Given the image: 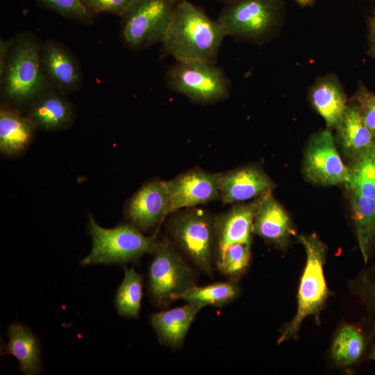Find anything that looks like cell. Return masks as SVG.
<instances>
[{"label":"cell","instance_id":"obj_27","mask_svg":"<svg viewBox=\"0 0 375 375\" xmlns=\"http://www.w3.org/2000/svg\"><path fill=\"white\" fill-rule=\"evenodd\" d=\"M251 258V244L235 243L215 255L218 270L229 281L237 282L247 271Z\"/></svg>","mask_w":375,"mask_h":375},{"label":"cell","instance_id":"obj_6","mask_svg":"<svg viewBox=\"0 0 375 375\" xmlns=\"http://www.w3.org/2000/svg\"><path fill=\"white\" fill-rule=\"evenodd\" d=\"M173 214L167 228L175 244L197 267L212 276L216 247L215 217L196 207Z\"/></svg>","mask_w":375,"mask_h":375},{"label":"cell","instance_id":"obj_3","mask_svg":"<svg viewBox=\"0 0 375 375\" xmlns=\"http://www.w3.org/2000/svg\"><path fill=\"white\" fill-rule=\"evenodd\" d=\"M297 239L304 248L306 260L298 288L297 312L281 328L277 340L278 344L296 340L303 322L308 317H313L316 323L320 324L321 311L332 295L324 271L326 245L316 233L299 235Z\"/></svg>","mask_w":375,"mask_h":375},{"label":"cell","instance_id":"obj_15","mask_svg":"<svg viewBox=\"0 0 375 375\" xmlns=\"http://www.w3.org/2000/svg\"><path fill=\"white\" fill-rule=\"evenodd\" d=\"M41 63L49 86L65 94L77 91L83 76L76 56L62 44L49 40L42 44Z\"/></svg>","mask_w":375,"mask_h":375},{"label":"cell","instance_id":"obj_2","mask_svg":"<svg viewBox=\"0 0 375 375\" xmlns=\"http://www.w3.org/2000/svg\"><path fill=\"white\" fill-rule=\"evenodd\" d=\"M42 42L29 33L15 37L0 76L6 103L22 110L48 87L42 63Z\"/></svg>","mask_w":375,"mask_h":375},{"label":"cell","instance_id":"obj_33","mask_svg":"<svg viewBox=\"0 0 375 375\" xmlns=\"http://www.w3.org/2000/svg\"><path fill=\"white\" fill-rule=\"evenodd\" d=\"M370 43L372 54L375 57V16L370 25Z\"/></svg>","mask_w":375,"mask_h":375},{"label":"cell","instance_id":"obj_10","mask_svg":"<svg viewBox=\"0 0 375 375\" xmlns=\"http://www.w3.org/2000/svg\"><path fill=\"white\" fill-rule=\"evenodd\" d=\"M149 275V294L158 306L176 300L178 294L194 285L195 276L187 262L166 240H160L153 253Z\"/></svg>","mask_w":375,"mask_h":375},{"label":"cell","instance_id":"obj_29","mask_svg":"<svg viewBox=\"0 0 375 375\" xmlns=\"http://www.w3.org/2000/svg\"><path fill=\"white\" fill-rule=\"evenodd\" d=\"M44 7L51 9L62 17L79 23L92 24L94 12L83 0H37Z\"/></svg>","mask_w":375,"mask_h":375},{"label":"cell","instance_id":"obj_8","mask_svg":"<svg viewBox=\"0 0 375 375\" xmlns=\"http://www.w3.org/2000/svg\"><path fill=\"white\" fill-rule=\"evenodd\" d=\"M174 0H135L122 16L120 36L132 50L161 42L172 19Z\"/></svg>","mask_w":375,"mask_h":375},{"label":"cell","instance_id":"obj_34","mask_svg":"<svg viewBox=\"0 0 375 375\" xmlns=\"http://www.w3.org/2000/svg\"><path fill=\"white\" fill-rule=\"evenodd\" d=\"M300 6H307L312 4L315 0H294Z\"/></svg>","mask_w":375,"mask_h":375},{"label":"cell","instance_id":"obj_36","mask_svg":"<svg viewBox=\"0 0 375 375\" xmlns=\"http://www.w3.org/2000/svg\"><path fill=\"white\" fill-rule=\"evenodd\" d=\"M217 1H221L222 3H224L226 4H228V3H231L232 2L235 1L237 0H217Z\"/></svg>","mask_w":375,"mask_h":375},{"label":"cell","instance_id":"obj_24","mask_svg":"<svg viewBox=\"0 0 375 375\" xmlns=\"http://www.w3.org/2000/svg\"><path fill=\"white\" fill-rule=\"evenodd\" d=\"M8 335V342L1 349V354L15 356L24 374L41 373L40 347L37 335L26 325L17 323L9 326Z\"/></svg>","mask_w":375,"mask_h":375},{"label":"cell","instance_id":"obj_23","mask_svg":"<svg viewBox=\"0 0 375 375\" xmlns=\"http://www.w3.org/2000/svg\"><path fill=\"white\" fill-rule=\"evenodd\" d=\"M310 98L328 128L338 129L347 106V97L335 76L327 75L316 81L310 91Z\"/></svg>","mask_w":375,"mask_h":375},{"label":"cell","instance_id":"obj_11","mask_svg":"<svg viewBox=\"0 0 375 375\" xmlns=\"http://www.w3.org/2000/svg\"><path fill=\"white\" fill-rule=\"evenodd\" d=\"M303 172L308 181L318 185H338L349 181V167L343 163L328 129L310 138L304 154Z\"/></svg>","mask_w":375,"mask_h":375},{"label":"cell","instance_id":"obj_35","mask_svg":"<svg viewBox=\"0 0 375 375\" xmlns=\"http://www.w3.org/2000/svg\"><path fill=\"white\" fill-rule=\"evenodd\" d=\"M368 358L375 361V345L374 344H372L371 347Z\"/></svg>","mask_w":375,"mask_h":375},{"label":"cell","instance_id":"obj_21","mask_svg":"<svg viewBox=\"0 0 375 375\" xmlns=\"http://www.w3.org/2000/svg\"><path fill=\"white\" fill-rule=\"evenodd\" d=\"M202 308L201 305L188 303L182 307L151 315L150 322L160 343L174 349L181 347Z\"/></svg>","mask_w":375,"mask_h":375},{"label":"cell","instance_id":"obj_37","mask_svg":"<svg viewBox=\"0 0 375 375\" xmlns=\"http://www.w3.org/2000/svg\"><path fill=\"white\" fill-rule=\"evenodd\" d=\"M174 1L177 3L180 0H174Z\"/></svg>","mask_w":375,"mask_h":375},{"label":"cell","instance_id":"obj_22","mask_svg":"<svg viewBox=\"0 0 375 375\" xmlns=\"http://www.w3.org/2000/svg\"><path fill=\"white\" fill-rule=\"evenodd\" d=\"M337 133L344 156L351 161L375 146V134L365 124L355 101L347 104Z\"/></svg>","mask_w":375,"mask_h":375},{"label":"cell","instance_id":"obj_4","mask_svg":"<svg viewBox=\"0 0 375 375\" xmlns=\"http://www.w3.org/2000/svg\"><path fill=\"white\" fill-rule=\"evenodd\" d=\"M345 184L358 247L367 265L375 247V146L351 161Z\"/></svg>","mask_w":375,"mask_h":375},{"label":"cell","instance_id":"obj_25","mask_svg":"<svg viewBox=\"0 0 375 375\" xmlns=\"http://www.w3.org/2000/svg\"><path fill=\"white\" fill-rule=\"evenodd\" d=\"M240 294L236 282H219L206 286L195 285L178 295L176 300L183 299L188 303L203 306L222 307L231 303Z\"/></svg>","mask_w":375,"mask_h":375},{"label":"cell","instance_id":"obj_20","mask_svg":"<svg viewBox=\"0 0 375 375\" xmlns=\"http://www.w3.org/2000/svg\"><path fill=\"white\" fill-rule=\"evenodd\" d=\"M22 111L6 103L0 107V151L8 158L24 154L32 144L37 131Z\"/></svg>","mask_w":375,"mask_h":375},{"label":"cell","instance_id":"obj_12","mask_svg":"<svg viewBox=\"0 0 375 375\" xmlns=\"http://www.w3.org/2000/svg\"><path fill=\"white\" fill-rule=\"evenodd\" d=\"M375 330L369 321L342 323L336 330L330 347L332 362L349 374L369 356Z\"/></svg>","mask_w":375,"mask_h":375},{"label":"cell","instance_id":"obj_18","mask_svg":"<svg viewBox=\"0 0 375 375\" xmlns=\"http://www.w3.org/2000/svg\"><path fill=\"white\" fill-rule=\"evenodd\" d=\"M262 197L238 203L215 217V255L235 243L251 244L253 221Z\"/></svg>","mask_w":375,"mask_h":375},{"label":"cell","instance_id":"obj_1","mask_svg":"<svg viewBox=\"0 0 375 375\" xmlns=\"http://www.w3.org/2000/svg\"><path fill=\"white\" fill-rule=\"evenodd\" d=\"M218 20L209 17L187 0L178 1L161 43L165 55L177 61L204 60L216 63L224 37Z\"/></svg>","mask_w":375,"mask_h":375},{"label":"cell","instance_id":"obj_30","mask_svg":"<svg viewBox=\"0 0 375 375\" xmlns=\"http://www.w3.org/2000/svg\"><path fill=\"white\" fill-rule=\"evenodd\" d=\"M352 99L358 105L365 124L375 134V94L360 84Z\"/></svg>","mask_w":375,"mask_h":375},{"label":"cell","instance_id":"obj_19","mask_svg":"<svg viewBox=\"0 0 375 375\" xmlns=\"http://www.w3.org/2000/svg\"><path fill=\"white\" fill-rule=\"evenodd\" d=\"M253 233L275 247L285 250L295 235L292 222L272 192L263 196L253 221Z\"/></svg>","mask_w":375,"mask_h":375},{"label":"cell","instance_id":"obj_31","mask_svg":"<svg viewBox=\"0 0 375 375\" xmlns=\"http://www.w3.org/2000/svg\"><path fill=\"white\" fill-rule=\"evenodd\" d=\"M135 0H83L94 13L106 12L122 17Z\"/></svg>","mask_w":375,"mask_h":375},{"label":"cell","instance_id":"obj_7","mask_svg":"<svg viewBox=\"0 0 375 375\" xmlns=\"http://www.w3.org/2000/svg\"><path fill=\"white\" fill-rule=\"evenodd\" d=\"M165 79L169 89L201 103L222 101L230 94L231 81L215 62L176 60Z\"/></svg>","mask_w":375,"mask_h":375},{"label":"cell","instance_id":"obj_16","mask_svg":"<svg viewBox=\"0 0 375 375\" xmlns=\"http://www.w3.org/2000/svg\"><path fill=\"white\" fill-rule=\"evenodd\" d=\"M218 188L224 203H242L272 192L274 184L261 167L247 165L218 174Z\"/></svg>","mask_w":375,"mask_h":375},{"label":"cell","instance_id":"obj_17","mask_svg":"<svg viewBox=\"0 0 375 375\" xmlns=\"http://www.w3.org/2000/svg\"><path fill=\"white\" fill-rule=\"evenodd\" d=\"M38 130L54 132L69 128L75 122L76 110L65 94L49 86L25 110Z\"/></svg>","mask_w":375,"mask_h":375},{"label":"cell","instance_id":"obj_9","mask_svg":"<svg viewBox=\"0 0 375 375\" xmlns=\"http://www.w3.org/2000/svg\"><path fill=\"white\" fill-rule=\"evenodd\" d=\"M281 11L279 0H237L226 4L217 20L226 36L260 41L270 36Z\"/></svg>","mask_w":375,"mask_h":375},{"label":"cell","instance_id":"obj_5","mask_svg":"<svg viewBox=\"0 0 375 375\" xmlns=\"http://www.w3.org/2000/svg\"><path fill=\"white\" fill-rule=\"evenodd\" d=\"M88 229L92 246L90 253L81 260L83 265H124L137 261L145 253L153 254L160 242L157 232L145 235L129 222L112 228H103L92 215L89 217Z\"/></svg>","mask_w":375,"mask_h":375},{"label":"cell","instance_id":"obj_26","mask_svg":"<svg viewBox=\"0 0 375 375\" xmlns=\"http://www.w3.org/2000/svg\"><path fill=\"white\" fill-rule=\"evenodd\" d=\"M143 296V278L134 268L124 269V277L115 295V308L124 317L138 318Z\"/></svg>","mask_w":375,"mask_h":375},{"label":"cell","instance_id":"obj_28","mask_svg":"<svg viewBox=\"0 0 375 375\" xmlns=\"http://www.w3.org/2000/svg\"><path fill=\"white\" fill-rule=\"evenodd\" d=\"M350 291L363 306L366 319L375 330V264L361 270L349 283Z\"/></svg>","mask_w":375,"mask_h":375},{"label":"cell","instance_id":"obj_32","mask_svg":"<svg viewBox=\"0 0 375 375\" xmlns=\"http://www.w3.org/2000/svg\"><path fill=\"white\" fill-rule=\"evenodd\" d=\"M12 43V39L0 40V76L4 71Z\"/></svg>","mask_w":375,"mask_h":375},{"label":"cell","instance_id":"obj_13","mask_svg":"<svg viewBox=\"0 0 375 375\" xmlns=\"http://www.w3.org/2000/svg\"><path fill=\"white\" fill-rule=\"evenodd\" d=\"M169 215L167 183L153 180L144 184L128 200L125 215L142 233L158 228Z\"/></svg>","mask_w":375,"mask_h":375},{"label":"cell","instance_id":"obj_14","mask_svg":"<svg viewBox=\"0 0 375 375\" xmlns=\"http://www.w3.org/2000/svg\"><path fill=\"white\" fill-rule=\"evenodd\" d=\"M218 174L196 168L167 181L169 214L220 199Z\"/></svg>","mask_w":375,"mask_h":375}]
</instances>
